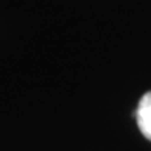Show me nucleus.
<instances>
[{"label":"nucleus","instance_id":"nucleus-1","mask_svg":"<svg viewBox=\"0 0 151 151\" xmlns=\"http://www.w3.org/2000/svg\"><path fill=\"white\" fill-rule=\"evenodd\" d=\"M136 122L140 133L151 140V91L145 93L136 108Z\"/></svg>","mask_w":151,"mask_h":151}]
</instances>
